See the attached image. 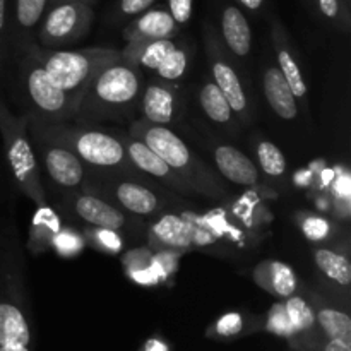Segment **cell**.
<instances>
[{
    "mask_svg": "<svg viewBox=\"0 0 351 351\" xmlns=\"http://www.w3.org/2000/svg\"><path fill=\"white\" fill-rule=\"evenodd\" d=\"M143 89L139 67L125 60L106 64L93 75L77 113L91 119H119L134 110Z\"/></svg>",
    "mask_w": 351,
    "mask_h": 351,
    "instance_id": "1",
    "label": "cell"
},
{
    "mask_svg": "<svg viewBox=\"0 0 351 351\" xmlns=\"http://www.w3.org/2000/svg\"><path fill=\"white\" fill-rule=\"evenodd\" d=\"M132 137L143 141L149 149H153L178 177L187 182L189 187H197L204 194L218 197L221 195V185L211 177L204 163L194 156L191 147L167 125H154L149 122L134 123Z\"/></svg>",
    "mask_w": 351,
    "mask_h": 351,
    "instance_id": "2",
    "label": "cell"
},
{
    "mask_svg": "<svg viewBox=\"0 0 351 351\" xmlns=\"http://www.w3.org/2000/svg\"><path fill=\"white\" fill-rule=\"evenodd\" d=\"M40 58L51 81L72 99L77 110L93 75L103 65L120 60L122 55L119 50H112V48H86V50L77 51L43 53L40 55Z\"/></svg>",
    "mask_w": 351,
    "mask_h": 351,
    "instance_id": "3",
    "label": "cell"
},
{
    "mask_svg": "<svg viewBox=\"0 0 351 351\" xmlns=\"http://www.w3.org/2000/svg\"><path fill=\"white\" fill-rule=\"evenodd\" d=\"M26 127L27 119L14 115L7 108L5 103L0 99V134H2L5 156L10 170H12L14 180H16L19 191L27 195L34 204L43 206L45 191Z\"/></svg>",
    "mask_w": 351,
    "mask_h": 351,
    "instance_id": "4",
    "label": "cell"
},
{
    "mask_svg": "<svg viewBox=\"0 0 351 351\" xmlns=\"http://www.w3.org/2000/svg\"><path fill=\"white\" fill-rule=\"evenodd\" d=\"M26 98L36 119L43 123H60L62 120L75 115V106L72 99L55 84L45 71L40 55H27L21 62Z\"/></svg>",
    "mask_w": 351,
    "mask_h": 351,
    "instance_id": "5",
    "label": "cell"
},
{
    "mask_svg": "<svg viewBox=\"0 0 351 351\" xmlns=\"http://www.w3.org/2000/svg\"><path fill=\"white\" fill-rule=\"evenodd\" d=\"M48 139L65 141L75 154L96 168H120L127 163L123 143L110 134L93 129H50Z\"/></svg>",
    "mask_w": 351,
    "mask_h": 351,
    "instance_id": "6",
    "label": "cell"
},
{
    "mask_svg": "<svg viewBox=\"0 0 351 351\" xmlns=\"http://www.w3.org/2000/svg\"><path fill=\"white\" fill-rule=\"evenodd\" d=\"M93 10L86 2L60 0L51 3L41 23L40 41L45 47H60L84 38L91 27Z\"/></svg>",
    "mask_w": 351,
    "mask_h": 351,
    "instance_id": "7",
    "label": "cell"
},
{
    "mask_svg": "<svg viewBox=\"0 0 351 351\" xmlns=\"http://www.w3.org/2000/svg\"><path fill=\"white\" fill-rule=\"evenodd\" d=\"M43 163L51 180L60 185V187H77L82 178H84V168H82L81 158L65 146H58V144L45 146Z\"/></svg>",
    "mask_w": 351,
    "mask_h": 351,
    "instance_id": "8",
    "label": "cell"
},
{
    "mask_svg": "<svg viewBox=\"0 0 351 351\" xmlns=\"http://www.w3.org/2000/svg\"><path fill=\"white\" fill-rule=\"evenodd\" d=\"M123 149H125L127 160L134 165V167L139 168L141 171L147 175H153V177L160 178V180L167 182V184L173 185L175 189H189L187 182L182 177H178L153 149L146 146L143 141H139L137 137H127L123 141Z\"/></svg>",
    "mask_w": 351,
    "mask_h": 351,
    "instance_id": "9",
    "label": "cell"
},
{
    "mask_svg": "<svg viewBox=\"0 0 351 351\" xmlns=\"http://www.w3.org/2000/svg\"><path fill=\"white\" fill-rule=\"evenodd\" d=\"M178 110V96L173 88L161 82H153L141 96V112L146 122L154 125H168L173 122Z\"/></svg>",
    "mask_w": 351,
    "mask_h": 351,
    "instance_id": "10",
    "label": "cell"
},
{
    "mask_svg": "<svg viewBox=\"0 0 351 351\" xmlns=\"http://www.w3.org/2000/svg\"><path fill=\"white\" fill-rule=\"evenodd\" d=\"M209 64H211L213 79H215L213 82H215L219 88V91L225 95L232 112L237 113L239 117H247L249 103H247V96L245 91H243L242 82H240L239 75L233 71L232 65H230L225 58L219 57V55L213 50L211 45H209Z\"/></svg>",
    "mask_w": 351,
    "mask_h": 351,
    "instance_id": "11",
    "label": "cell"
},
{
    "mask_svg": "<svg viewBox=\"0 0 351 351\" xmlns=\"http://www.w3.org/2000/svg\"><path fill=\"white\" fill-rule=\"evenodd\" d=\"M177 23L168 10L153 9L144 12L134 23H130L123 29V38L127 40V43H143V41L171 38L177 33Z\"/></svg>",
    "mask_w": 351,
    "mask_h": 351,
    "instance_id": "12",
    "label": "cell"
},
{
    "mask_svg": "<svg viewBox=\"0 0 351 351\" xmlns=\"http://www.w3.org/2000/svg\"><path fill=\"white\" fill-rule=\"evenodd\" d=\"M215 163L219 173L232 184L250 187L259 180V170L247 154L230 144H221L215 149Z\"/></svg>",
    "mask_w": 351,
    "mask_h": 351,
    "instance_id": "13",
    "label": "cell"
},
{
    "mask_svg": "<svg viewBox=\"0 0 351 351\" xmlns=\"http://www.w3.org/2000/svg\"><path fill=\"white\" fill-rule=\"evenodd\" d=\"M74 211L82 221L89 223L91 226L101 230H117L123 228L127 218L120 209L113 208L103 199L96 197V195H79L74 199Z\"/></svg>",
    "mask_w": 351,
    "mask_h": 351,
    "instance_id": "14",
    "label": "cell"
},
{
    "mask_svg": "<svg viewBox=\"0 0 351 351\" xmlns=\"http://www.w3.org/2000/svg\"><path fill=\"white\" fill-rule=\"evenodd\" d=\"M264 95L267 103L280 119L293 120L298 115L297 98L291 93L287 79L278 67H267L264 72Z\"/></svg>",
    "mask_w": 351,
    "mask_h": 351,
    "instance_id": "15",
    "label": "cell"
},
{
    "mask_svg": "<svg viewBox=\"0 0 351 351\" xmlns=\"http://www.w3.org/2000/svg\"><path fill=\"white\" fill-rule=\"evenodd\" d=\"M151 242L160 249H187L194 242V228L177 215H165L151 228Z\"/></svg>",
    "mask_w": 351,
    "mask_h": 351,
    "instance_id": "16",
    "label": "cell"
},
{
    "mask_svg": "<svg viewBox=\"0 0 351 351\" xmlns=\"http://www.w3.org/2000/svg\"><path fill=\"white\" fill-rule=\"evenodd\" d=\"M223 40L237 57H247L252 47V33L242 10L235 5H226L221 16Z\"/></svg>",
    "mask_w": 351,
    "mask_h": 351,
    "instance_id": "17",
    "label": "cell"
},
{
    "mask_svg": "<svg viewBox=\"0 0 351 351\" xmlns=\"http://www.w3.org/2000/svg\"><path fill=\"white\" fill-rule=\"evenodd\" d=\"M254 278L264 290L280 298H288L297 290V276L288 264L280 261H266L259 264Z\"/></svg>",
    "mask_w": 351,
    "mask_h": 351,
    "instance_id": "18",
    "label": "cell"
},
{
    "mask_svg": "<svg viewBox=\"0 0 351 351\" xmlns=\"http://www.w3.org/2000/svg\"><path fill=\"white\" fill-rule=\"evenodd\" d=\"M177 48V43L170 38L163 40L143 41V43H127V47L120 51L122 60L136 65V67L151 69L156 71L158 65Z\"/></svg>",
    "mask_w": 351,
    "mask_h": 351,
    "instance_id": "19",
    "label": "cell"
},
{
    "mask_svg": "<svg viewBox=\"0 0 351 351\" xmlns=\"http://www.w3.org/2000/svg\"><path fill=\"white\" fill-rule=\"evenodd\" d=\"M113 195L123 209L137 216H151L160 208V199L144 185L136 182H120L113 187Z\"/></svg>",
    "mask_w": 351,
    "mask_h": 351,
    "instance_id": "20",
    "label": "cell"
},
{
    "mask_svg": "<svg viewBox=\"0 0 351 351\" xmlns=\"http://www.w3.org/2000/svg\"><path fill=\"white\" fill-rule=\"evenodd\" d=\"M29 338V328L19 307L0 302V346H27Z\"/></svg>",
    "mask_w": 351,
    "mask_h": 351,
    "instance_id": "21",
    "label": "cell"
},
{
    "mask_svg": "<svg viewBox=\"0 0 351 351\" xmlns=\"http://www.w3.org/2000/svg\"><path fill=\"white\" fill-rule=\"evenodd\" d=\"M274 45H276V55H278V64H280V71L283 74V77L287 79L288 86H290L291 93L295 95V98H304L305 93H307V84L304 81V75H302L300 67H298L297 60L291 55L290 48L285 43L283 36L276 33L274 38Z\"/></svg>",
    "mask_w": 351,
    "mask_h": 351,
    "instance_id": "22",
    "label": "cell"
},
{
    "mask_svg": "<svg viewBox=\"0 0 351 351\" xmlns=\"http://www.w3.org/2000/svg\"><path fill=\"white\" fill-rule=\"evenodd\" d=\"M199 103L206 115L216 123H230L232 122L233 112L226 101L225 95L219 91L215 82H206L199 91Z\"/></svg>",
    "mask_w": 351,
    "mask_h": 351,
    "instance_id": "23",
    "label": "cell"
},
{
    "mask_svg": "<svg viewBox=\"0 0 351 351\" xmlns=\"http://www.w3.org/2000/svg\"><path fill=\"white\" fill-rule=\"evenodd\" d=\"M314 256L317 267L329 280L336 281L343 287H348L351 283V264L343 254L329 249H317Z\"/></svg>",
    "mask_w": 351,
    "mask_h": 351,
    "instance_id": "24",
    "label": "cell"
},
{
    "mask_svg": "<svg viewBox=\"0 0 351 351\" xmlns=\"http://www.w3.org/2000/svg\"><path fill=\"white\" fill-rule=\"evenodd\" d=\"M315 319H317L319 324L322 326V329H324L329 338L351 345V319L345 312L324 307L317 312Z\"/></svg>",
    "mask_w": 351,
    "mask_h": 351,
    "instance_id": "25",
    "label": "cell"
},
{
    "mask_svg": "<svg viewBox=\"0 0 351 351\" xmlns=\"http://www.w3.org/2000/svg\"><path fill=\"white\" fill-rule=\"evenodd\" d=\"M48 2L50 0H16L14 14H16L17 27L21 31H29L40 24Z\"/></svg>",
    "mask_w": 351,
    "mask_h": 351,
    "instance_id": "26",
    "label": "cell"
},
{
    "mask_svg": "<svg viewBox=\"0 0 351 351\" xmlns=\"http://www.w3.org/2000/svg\"><path fill=\"white\" fill-rule=\"evenodd\" d=\"M285 312H287L293 331H307L315 322L314 311L302 297H295V295L288 297L287 304H285Z\"/></svg>",
    "mask_w": 351,
    "mask_h": 351,
    "instance_id": "27",
    "label": "cell"
},
{
    "mask_svg": "<svg viewBox=\"0 0 351 351\" xmlns=\"http://www.w3.org/2000/svg\"><path fill=\"white\" fill-rule=\"evenodd\" d=\"M257 158L264 173L271 177H281L287 171V158L281 153L276 144L269 141H263L257 146Z\"/></svg>",
    "mask_w": 351,
    "mask_h": 351,
    "instance_id": "28",
    "label": "cell"
},
{
    "mask_svg": "<svg viewBox=\"0 0 351 351\" xmlns=\"http://www.w3.org/2000/svg\"><path fill=\"white\" fill-rule=\"evenodd\" d=\"M189 67V51L187 48L177 47L160 65L156 67L158 77L167 82L178 81L185 74Z\"/></svg>",
    "mask_w": 351,
    "mask_h": 351,
    "instance_id": "29",
    "label": "cell"
},
{
    "mask_svg": "<svg viewBox=\"0 0 351 351\" xmlns=\"http://www.w3.org/2000/svg\"><path fill=\"white\" fill-rule=\"evenodd\" d=\"M304 233L308 240H314V242H321L326 237L329 235V223L324 218H319V216H308L304 221Z\"/></svg>",
    "mask_w": 351,
    "mask_h": 351,
    "instance_id": "30",
    "label": "cell"
},
{
    "mask_svg": "<svg viewBox=\"0 0 351 351\" xmlns=\"http://www.w3.org/2000/svg\"><path fill=\"white\" fill-rule=\"evenodd\" d=\"M267 328L273 332H276V335L288 336L293 332V328H291L287 312H285V305H274V307L271 308Z\"/></svg>",
    "mask_w": 351,
    "mask_h": 351,
    "instance_id": "31",
    "label": "cell"
},
{
    "mask_svg": "<svg viewBox=\"0 0 351 351\" xmlns=\"http://www.w3.org/2000/svg\"><path fill=\"white\" fill-rule=\"evenodd\" d=\"M170 16L177 23V26L187 24L192 16V0H168Z\"/></svg>",
    "mask_w": 351,
    "mask_h": 351,
    "instance_id": "32",
    "label": "cell"
},
{
    "mask_svg": "<svg viewBox=\"0 0 351 351\" xmlns=\"http://www.w3.org/2000/svg\"><path fill=\"white\" fill-rule=\"evenodd\" d=\"M219 335L223 336H230V335H237V332L242 329V317L239 314H226L219 319L218 326H216Z\"/></svg>",
    "mask_w": 351,
    "mask_h": 351,
    "instance_id": "33",
    "label": "cell"
},
{
    "mask_svg": "<svg viewBox=\"0 0 351 351\" xmlns=\"http://www.w3.org/2000/svg\"><path fill=\"white\" fill-rule=\"evenodd\" d=\"M154 0H120V14L123 16H137L149 9Z\"/></svg>",
    "mask_w": 351,
    "mask_h": 351,
    "instance_id": "34",
    "label": "cell"
},
{
    "mask_svg": "<svg viewBox=\"0 0 351 351\" xmlns=\"http://www.w3.org/2000/svg\"><path fill=\"white\" fill-rule=\"evenodd\" d=\"M317 3L322 16L331 21L339 19V14H341V3H339V0H317Z\"/></svg>",
    "mask_w": 351,
    "mask_h": 351,
    "instance_id": "35",
    "label": "cell"
},
{
    "mask_svg": "<svg viewBox=\"0 0 351 351\" xmlns=\"http://www.w3.org/2000/svg\"><path fill=\"white\" fill-rule=\"evenodd\" d=\"M7 26V0H0V45L3 40V31Z\"/></svg>",
    "mask_w": 351,
    "mask_h": 351,
    "instance_id": "36",
    "label": "cell"
},
{
    "mask_svg": "<svg viewBox=\"0 0 351 351\" xmlns=\"http://www.w3.org/2000/svg\"><path fill=\"white\" fill-rule=\"evenodd\" d=\"M324 351H351V345H346V343L338 341V339H331L326 346Z\"/></svg>",
    "mask_w": 351,
    "mask_h": 351,
    "instance_id": "37",
    "label": "cell"
},
{
    "mask_svg": "<svg viewBox=\"0 0 351 351\" xmlns=\"http://www.w3.org/2000/svg\"><path fill=\"white\" fill-rule=\"evenodd\" d=\"M243 7H247L249 10H259L263 7L264 0H239Z\"/></svg>",
    "mask_w": 351,
    "mask_h": 351,
    "instance_id": "38",
    "label": "cell"
},
{
    "mask_svg": "<svg viewBox=\"0 0 351 351\" xmlns=\"http://www.w3.org/2000/svg\"><path fill=\"white\" fill-rule=\"evenodd\" d=\"M146 351H168L167 346L160 341H149L146 346Z\"/></svg>",
    "mask_w": 351,
    "mask_h": 351,
    "instance_id": "39",
    "label": "cell"
},
{
    "mask_svg": "<svg viewBox=\"0 0 351 351\" xmlns=\"http://www.w3.org/2000/svg\"><path fill=\"white\" fill-rule=\"evenodd\" d=\"M0 351H29L27 346H0Z\"/></svg>",
    "mask_w": 351,
    "mask_h": 351,
    "instance_id": "40",
    "label": "cell"
},
{
    "mask_svg": "<svg viewBox=\"0 0 351 351\" xmlns=\"http://www.w3.org/2000/svg\"><path fill=\"white\" fill-rule=\"evenodd\" d=\"M55 2H60V0H50V3H55ZM75 2H89V0H75Z\"/></svg>",
    "mask_w": 351,
    "mask_h": 351,
    "instance_id": "41",
    "label": "cell"
}]
</instances>
